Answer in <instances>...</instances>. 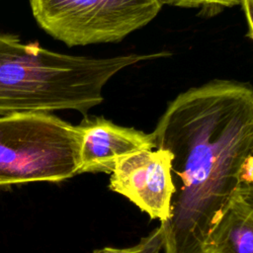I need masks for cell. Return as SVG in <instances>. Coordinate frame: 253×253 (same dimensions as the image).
Wrapping results in <instances>:
<instances>
[{
	"label": "cell",
	"instance_id": "6da1fadb",
	"mask_svg": "<svg viewBox=\"0 0 253 253\" xmlns=\"http://www.w3.org/2000/svg\"><path fill=\"white\" fill-rule=\"evenodd\" d=\"M151 134L154 148L172 155L164 253H202L232 198L253 191V89L219 79L191 88L168 105Z\"/></svg>",
	"mask_w": 253,
	"mask_h": 253
},
{
	"label": "cell",
	"instance_id": "7a4b0ae2",
	"mask_svg": "<svg viewBox=\"0 0 253 253\" xmlns=\"http://www.w3.org/2000/svg\"><path fill=\"white\" fill-rule=\"evenodd\" d=\"M166 55L167 52L103 58L69 55L0 33V116L57 110L86 114L103 102L104 86L120 70Z\"/></svg>",
	"mask_w": 253,
	"mask_h": 253
},
{
	"label": "cell",
	"instance_id": "3957f363",
	"mask_svg": "<svg viewBox=\"0 0 253 253\" xmlns=\"http://www.w3.org/2000/svg\"><path fill=\"white\" fill-rule=\"evenodd\" d=\"M77 126L45 112L0 117V187L57 183L78 175Z\"/></svg>",
	"mask_w": 253,
	"mask_h": 253
},
{
	"label": "cell",
	"instance_id": "277c9868",
	"mask_svg": "<svg viewBox=\"0 0 253 253\" xmlns=\"http://www.w3.org/2000/svg\"><path fill=\"white\" fill-rule=\"evenodd\" d=\"M33 15L52 38L68 46L118 42L146 26L158 0H30Z\"/></svg>",
	"mask_w": 253,
	"mask_h": 253
},
{
	"label": "cell",
	"instance_id": "5b68a950",
	"mask_svg": "<svg viewBox=\"0 0 253 253\" xmlns=\"http://www.w3.org/2000/svg\"><path fill=\"white\" fill-rule=\"evenodd\" d=\"M171 159V153L160 148L127 155L116 163L109 189L127 198L150 218L165 223L175 192Z\"/></svg>",
	"mask_w": 253,
	"mask_h": 253
},
{
	"label": "cell",
	"instance_id": "8992f818",
	"mask_svg": "<svg viewBox=\"0 0 253 253\" xmlns=\"http://www.w3.org/2000/svg\"><path fill=\"white\" fill-rule=\"evenodd\" d=\"M77 127L81 135L78 174H111L122 158L154 149L151 133L115 125L103 117H86Z\"/></svg>",
	"mask_w": 253,
	"mask_h": 253
},
{
	"label": "cell",
	"instance_id": "52a82bcc",
	"mask_svg": "<svg viewBox=\"0 0 253 253\" xmlns=\"http://www.w3.org/2000/svg\"><path fill=\"white\" fill-rule=\"evenodd\" d=\"M202 253H253V191L232 198L209 230Z\"/></svg>",
	"mask_w": 253,
	"mask_h": 253
},
{
	"label": "cell",
	"instance_id": "ba28073f",
	"mask_svg": "<svg viewBox=\"0 0 253 253\" xmlns=\"http://www.w3.org/2000/svg\"><path fill=\"white\" fill-rule=\"evenodd\" d=\"M164 228L160 223L147 236L142 237L139 242L131 247L115 248L106 246L93 251V253H160L164 247Z\"/></svg>",
	"mask_w": 253,
	"mask_h": 253
},
{
	"label": "cell",
	"instance_id": "9c48e42d",
	"mask_svg": "<svg viewBox=\"0 0 253 253\" xmlns=\"http://www.w3.org/2000/svg\"><path fill=\"white\" fill-rule=\"evenodd\" d=\"M162 4L195 8V7H233L242 5L249 26V35L252 34V4L253 0H158Z\"/></svg>",
	"mask_w": 253,
	"mask_h": 253
}]
</instances>
